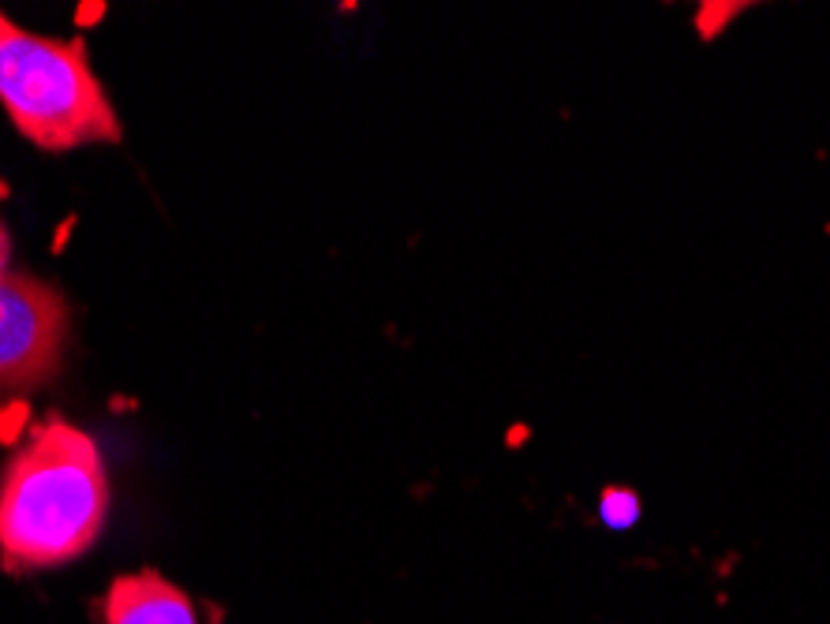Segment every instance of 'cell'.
Returning a JSON list of instances; mask_svg holds the SVG:
<instances>
[{
    "label": "cell",
    "instance_id": "cell-1",
    "mask_svg": "<svg viewBox=\"0 0 830 624\" xmlns=\"http://www.w3.org/2000/svg\"><path fill=\"white\" fill-rule=\"evenodd\" d=\"M109 501L98 441L49 415L0 471V568L27 576L83 557L109 520Z\"/></svg>",
    "mask_w": 830,
    "mask_h": 624
},
{
    "label": "cell",
    "instance_id": "cell-2",
    "mask_svg": "<svg viewBox=\"0 0 830 624\" xmlns=\"http://www.w3.org/2000/svg\"><path fill=\"white\" fill-rule=\"evenodd\" d=\"M0 105L27 142L64 154L120 142V116L79 38H45L0 12Z\"/></svg>",
    "mask_w": 830,
    "mask_h": 624
},
{
    "label": "cell",
    "instance_id": "cell-3",
    "mask_svg": "<svg viewBox=\"0 0 830 624\" xmlns=\"http://www.w3.org/2000/svg\"><path fill=\"white\" fill-rule=\"evenodd\" d=\"M68 344V303L34 273L0 277V397L53 382Z\"/></svg>",
    "mask_w": 830,
    "mask_h": 624
},
{
    "label": "cell",
    "instance_id": "cell-4",
    "mask_svg": "<svg viewBox=\"0 0 830 624\" xmlns=\"http://www.w3.org/2000/svg\"><path fill=\"white\" fill-rule=\"evenodd\" d=\"M98 610L101 624H199L191 595L165 580L158 568L116 576Z\"/></svg>",
    "mask_w": 830,
    "mask_h": 624
},
{
    "label": "cell",
    "instance_id": "cell-5",
    "mask_svg": "<svg viewBox=\"0 0 830 624\" xmlns=\"http://www.w3.org/2000/svg\"><path fill=\"white\" fill-rule=\"evenodd\" d=\"M12 270V240H8V228H4V217H0V277Z\"/></svg>",
    "mask_w": 830,
    "mask_h": 624
}]
</instances>
